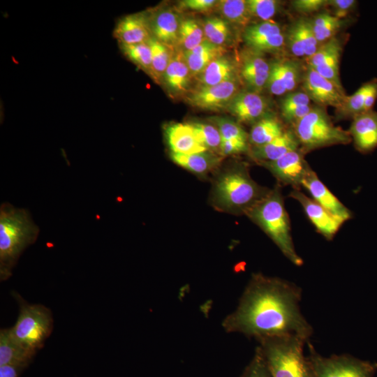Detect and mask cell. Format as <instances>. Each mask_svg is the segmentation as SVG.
Segmentation results:
<instances>
[{"label": "cell", "mask_w": 377, "mask_h": 377, "mask_svg": "<svg viewBox=\"0 0 377 377\" xmlns=\"http://www.w3.org/2000/svg\"><path fill=\"white\" fill-rule=\"evenodd\" d=\"M300 287L289 281L253 274L236 309L222 322L226 332L256 340L292 335L309 341L313 327L303 316Z\"/></svg>", "instance_id": "obj_1"}, {"label": "cell", "mask_w": 377, "mask_h": 377, "mask_svg": "<svg viewBox=\"0 0 377 377\" xmlns=\"http://www.w3.org/2000/svg\"><path fill=\"white\" fill-rule=\"evenodd\" d=\"M269 191L270 188L261 186L252 179L246 163L237 161L216 174L212 184L210 202L216 210L245 215Z\"/></svg>", "instance_id": "obj_2"}, {"label": "cell", "mask_w": 377, "mask_h": 377, "mask_svg": "<svg viewBox=\"0 0 377 377\" xmlns=\"http://www.w3.org/2000/svg\"><path fill=\"white\" fill-rule=\"evenodd\" d=\"M27 209L8 202L0 207V279H9L20 255L34 244L39 234Z\"/></svg>", "instance_id": "obj_3"}, {"label": "cell", "mask_w": 377, "mask_h": 377, "mask_svg": "<svg viewBox=\"0 0 377 377\" xmlns=\"http://www.w3.org/2000/svg\"><path fill=\"white\" fill-rule=\"evenodd\" d=\"M245 215L263 230L290 262L298 267L303 265L293 241L290 218L279 186L270 189Z\"/></svg>", "instance_id": "obj_4"}, {"label": "cell", "mask_w": 377, "mask_h": 377, "mask_svg": "<svg viewBox=\"0 0 377 377\" xmlns=\"http://www.w3.org/2000/svg\"><path fill=\"white\" fill-rule=\"evenodd\" d=\"M272 377H316L312 364L304 354L309 341L297 336L265 337L256 339Z\"/></svg>", "instance_id": "obj_5"}, {"label": "cell", "mask_w": 377, "mask_h": 377, "mask_svg": "<svg viewBox=\"0 0 377 377\" xmlns=\"http://www.w3.org/2000/svg\"><path fill=\"white\" fill-rule=\"evenodd\" d=\"M300 149L305 153L336 145H347L352 140L348 131L335 126L325 110L312 107L310 112L293 126Z\"/></svg>", "instance_id": "obj_6"}, {"label": "cell", "mask_w": 377, "mask_h": 377, "mask_svg": "<svg viewBox=\"0 0 377 377\" xmlns=\"http://www.w3.org/2000/svg\"><path fill=\"white\" fill-rule=\"evenodd\" d=\"M20 313L15 325L9 328L12 337L22 346L37 352L53 329L51 311L41 304L20 302Z\"/></svg>", "instance_id": "obj_7"}, {"label": "cell", "mask_w": 377, "mask_h": 377, "mask_svg": "<svg viewBox=\"0 0 377 377\" xmlns=\"http://www.w3.org/2000/svg\"><path fill=\"white\" fill-rule=\"evenodd\" d=\"M309 358L316 377H375L377 363L363 360L349 354L320 355L307 342Z\"/></svg>", "instance_id": "obj_8"}, {"label": "cell", "mask_w": 377, "mask_h": 377, "mask_svg": "<svg viewBox=\"0 0 377 377\" xmlns=\"http://www.w3.org/2000/svg\"><path fill=\"white\" fill-rule=\"evenodd\" d=\"M300 149L290 151L279 159L259 164L267 168L279 184L300 190L305 176L311 170Z\"/></svg>", "instance_id": "obj_9"}, {"label": "cell", "mask_w": 377, "mask_h": 377, "mask_svg": "<svg viewBox=\"0 0 377 377\" xmlns=\"http://www.w3.org/2000/svg\"><path fill=\"white\" fill-rule=\"evenodd\" d=\"M243 38L250 49L259 52H279L286 45V37L280 25L270 20L248 25Z\"/></svg>", "instance_id": "obj_10"}, {"label": "cell", "mask_w": 377, "mask_h": 377, "mask_svg": "<svg viewBox=\"0 0 377 377\" xmlns=\"http://www.w3.org/2000/svg\"><path fill=\"white\" fill-rule=\"evenodd\" d=\"M303 91L320 107L332 106L339 108L346 96L334 83L308 66L303 76Z\"/></svg>", "instance_id": "obj_11"}, {"label": "cell", "mask_w": 377, "mask_h": 377, "mask_svg": "<svg viewBox=\"0 0 377 377\" xmlns=\"http://www.w3.org/2000/svg\"><path fill=\"white\" fill-rule=\"evenodd\" d=\"M237 80L216 85L196 88L186 96L187 102L195 108L207 110L227 108L233 97L238 93Z\"/></svg>", "instance_id": "obj_12"}, {"label": "cell", "mask_w": 377, "mask_h": 377, "mask_svg": "<svg viewBox=\"0 0 377 377\" xmlns=\"http://www.w3.org/2000/svg\"><path fill=\"white\" fill-rule=\"evenodd\" d=\"M288 196L301 205L318 232L327 240H332L334 237L343 223L300 190L293 189Z\"/></svg>", "instance_id": "obj_13"}, {"label": "cell", "mask_w": 377, "mask_h": 377, "mask_svg": "<svg viewBox=\"0 0 377 377\" xmlns=\"http://www.w3.org/2000/svg\"><path fill=\"white\" fill-rule=\"evenodd\" d=\"M302 187L308 191L312 199L342 223L353 217L351 211L328 189L312 169L303 179Z\"/></svg>", "instance_id": "obj_14"}, {"label": "cell", "mask_w": 377, "mask_h": 377, "mask_svg": "<svg viewBox=\"0 0 377 377\" xmlns=\"http://www.w3.org/2000/svg\"><path fill=\"white\" fill-rule=\"evenodd\" d=\"M270 71V64L261 52L249 49L242 53L240 73L248 87L260 93L266 87Z\"/></svg>", "instance_id": "obj_15"}, {"label": "cell", "mask_w": 377, "mask_h": 377, "mask_svg": "<svg viewBox=\"0 0 377 377\" xmlns=\"http://www.w3.org/2000/svg\"><path fill=\"white\" fill-rule=\"evenodd\" d=\"M348 131L358 151H372L377 147V112L371 110L356 116Z\"/></svg>", "instance_id": "obj_16"}, {"label": "cell", "mask_w": 377, "mask_h": 377, "mask_svg": "<svg viewBox=\"0 0 377 377\" xmlns=\"http://www.w3.org/2000/svg\"><path fill=\"white\" fill-rule=\"evenodd\" d=\"M227 109L239 121L254 124L266 114L267 103L258 93L240 91L233 97Z\"/></svg>", "instance_id": "obj_17"}, {"label": "cell", "mask_w": 377, "mask_h": 377, "mask_svg": "<svg viewBox=\"0 0 377 377\" xmlns=\"http://www.w3.org/2000/svg\"><path fill=\"white\" fill-rule=\"evenodd\" d=\"M113 34L119 44L143 43L152 38L149 19L145 13L130 14L121 18Z\"/></svg>", "instance_id": "obj_18"}, {"label": "cell", "mask_w": 377, "mask_h": 377, "mask_svg": "<svg viewBox=\"0 0 377 377\" xmlns=\"http://www.w3.org/2000/svg\"><path fill=\"white\" fill-rule=\"evenodd\" d=\"M164 133L172 153L191 154L207 150L200 142L189 123L168 125L165 127Z\"/></svg>", "instance_id": "obj_19"}, {"label": "cell", "mask_w": 377, "mask_h": 377, "mask_svg": "<svg viewBox=\"0 0 377 377\" xmlns=\"http://www.w3.org/2000/svg\"><path fill=\"white\" fill-rule=\"evenodd\" d=\"M300 148L299 140L291 128H287L279 137L260 147H251L249 154L258 164L279 159L286 154Z\"/></svg>", "instance_id": "obj_20"}, {"label": "cell", "mask_w": 377, "mask_h": 377, "mask_svg": "<svg viewBox=\"0 0 377 377\" xmlns=\"http://www.w3.org/2000/svg\"><path fill=\"white\" fill-rule=\"evenodd\" d=\"M148 19L153 38L169 47L177 43L180 21L174 11L163 9Z\"/></svg>", "instance_id": "obj_21"}, {"label": "cell", "mask_w": 377, "mask_h": 377, "mask_svg": "<svg viewBox=\"0 0 377 377\" xmlns=\"http://www.w3.org/2000/svg\"><path fill=\"white\" fill-rule=\"evenodd\" d=\"M36 352L22 346L10 334L9 329L0 331V366L14 365L27 368Z\"/></svg>", "instance_id": "obj_22"}, {"label": "cell", "mask_w": 377, "mask_h": 377, "mask_svg": "<svg viewBox=\"0 0 377 377\" xmlns=\"http://www.w3.org/2000/svg\"><path fill=\"white\" fill-rule=\"evenodd\" d=\"M170 156L175 163L199 176L215 171L222 160L221 156L208 150L191 154L170 152Z\"/></svg>", "instance_id": "obj_23"}, {"label": "cell", "mask_w": 377, "mask_h": 377, "mask_svg": "<svg viewBox=\"0 0 377 377\" xmlns=\"http://www.w3.org/2000/svg\"><path fill=\"white\" fill-rule=\"evenodd\" d=\"M223 47L216 45L207 39L195 48L183 51V56L191 76L200 75L213 61L223 56Z\"/></svg>", "instance_id": "obj_24"}, {"label": "cell", "mask_w": 377, "mask_h": 377, "mask_svg": "<svg viewBox=\"0 0 377 377\" xmlns=\"http://www.w3.org/2000/svg\"><path fill=\"white\" fill-rule=\"evenodd\" d=\"M191 77L183 53L179 52L172 57L161 81L170 92L179 94L188 90Z\"/></svg>", "instance_id": "obj_25"}, {"label": "cell", "mask_w": 377, "mask_h": 377, "mask_svg": "<svg viewBox=\"0 0 377 377\" xmlns=\"http://www.w3.org/2000/svg\"><path fill=\"white\" fill-rule=\"evenodd\" d=\"M286 129L276 117L265 114L253 124L249 143L251 147L263 146L281 135Z\"/></svg>", "instance_id": "obj_26"}, {"label": "cell", "mask_w": 377, "mask_h": 377, "mask_svg": "<svg viewBox=\"0 0 377 377\" xmlns=\"http://www.w3.org/2000/svg\"><path fill=\"white\" fill-rule=\"evenodd\" d=\"M237 68L232 61L221 56L213 61L200 75L202 86H212L235 80Z\"/></svg>", "instance_id": "obj_27"}, {"label": "cell", "mask_w": 377, "mask_h": 377, "mask_svg": "<svg viewBox=\"0 0 377 377\" xmlns=\"http://www.w3.org/2000/svg\"><path fill=\"white\" fill-rule=\"evenodd\" d=\"M216 6L227 22L237 26L248 27L252 18L246 0H221Z\"/></svg>", "instance_id": "obj_28"}, {"label": "cell", "mask_w": 377, "mask_h": 377, "mask_svg": "<svg viewBox=\"0 0 377 377\" xmlns=\"http://www.w3.org/2000/svg\"><path fill=\"white\" fill-rule=\"evenodd\" d=\"M148 43L151 52V63L149 75L154 81H161L165 71L172 58L169 47L151 38Z\"/></svg>", "instance_id": "obj_29"}, {"label": "cell", "mask_w": 377, "mask_h": 377, "mask_svg": "<svg viewBox=\"0 0 377 377\" xmlns=\"http://www.w3.org/2000/svg\"><path fill=\"white\" fill-rule=\"evenodd\" d=\"M203 28L194 19L187 18L180 21L178 41L184 51L191 50L205 40Z\"/></svg>", "instance_id": "obj_30"}, {"label": "cell", "mask_w": 377, "mask_h": 377, "mask_svg": "<svg viewBox=\"0 0 377 377\" xmlns=\"http://www.w3.org/2000/svg\"><path fill=\"white\" fill-rule=\"evenodd\" d=\"M202 28L205 39L216 45L223 47L231 38L229 22L223 18L209 17L205 20Z\"/></svg>", "instance_id": "obj_31"}, {"label": "cell", "mask_w": 377, "mask_h": 377, "mask_svg": "<svg viewBox=\"0 0 377 377\" xmlns=\"http://www.w3.org/2000/svg\"><path fill=\"white\" fill-rule=\"evenodd\" d=\"M189 124L202 145L208 151L220 155L221 136L216 126L202 122H191Z\"/></svg>", "instance_id": "obj_32"}, {"label": "cell", "mask_w": 377, "mask_h": 377, "mask_svg": "<svg viewBox=\"0 0 377 377\" xmlns=\"http://www.w3.org/2000/svg\"><path fill=\"white\" fill-rule=\"evenodd\" d=\"M119 47L127 59L149 75L151 52L148 42L131 45L119 44Z\"/></svg>", "instance_id": "obj_33"}, {"label": "cell", "mask_w": 377, "mask_h": 377, "mask_svg": "<svg viewBox=\"0 0 377 377\" xmlns=\"http://www.w3.org/2000/svg\"><path fill=\"white\" fill-rule=\"evenodd\" d=\"M366 83L363 84L352 95L346 96L342 105L337 109L339 119H353L364 112Z\"/></svg>", "instance_id": "obj_34"}, {"label": "cell", "mask_w": 377, "mask_h": 377, "mask_svg": "<svg viewBox=\"0 0 377 377\" xmlns=\"http://www.w3.org/2000/svg\"><path fill=\"white\" fill-rule=\"evenodd\" d=\"M297 32L300 38L304 48L305 57H311L319 47V43L317 40L311 22L307 19L300 18L293 23Z\"/></svg>", "instance_id": "obj_35"}, {"label": "cell", "mask_w": 377, "mask_h": 377, "mask_svg": "<svg viewBox=\"0 0 377 377\" xmlns=\"http://www.w3.org/2000/svg\"><path fill=\"white\" fill-rule=\"evenodd\" d=\"M212 121L218 128L221 139L249 142V134L237 121L226 117H215Z\"/></svg>", "instance_id": "obj_36"}, {"label": "cell", "mask_w": 377, "mask_h": 377, "mask_svg": "<svg viewBox=\"0 0 377 377\" xmlns=\"http://www.w3.org/2000/svg\"><path fill=\"white\" fill-rule=\"evenodd\" d=\"M340 56L341 51H338L330 56L321 64L312 68L340 89L343 90L339 75Z\"/></svg>", "instance_id": "obj_37"}, {"label": "cell", "mask_w": 377, "mask_h": 377, "mask_svg": "<svg viewBox=\"0 0 377 377\" xmlns=\"http://www.w3.org/2000/svg\"><path fill=\"white\" fill-rule=\"evenodd\" d=\"M251 17L263 21L270 20L275 15L279 2L276 0H246Z\"/></svg>", "instance_id": "obj_38"}, {"label": "cell", "mask_w": 377, "mask_h": 377, "mask_svg": "<svg viewBox=\"0 0 377 377\" xmlns=\"http://www.w3.org/2000/svg\"><path fill=\"white\" fill-rule=\"evenodd\" d=\"M283 78L287 93L293 91L298 85L301 77L300 64L293 60L281 59Z\"/></svg>", "instance_id": "obj_39"}, {"label": "cell", "mask_w": 377, "mask_h": 377, "mask_svg": "<svg viewBox=\"0 0 377 377\" xmlns=\"http://www.w3.org/2000/svg\"><path fill=\"white\" fill-rule=\"evenodd\" d=\"M341 50L339 40L334 37L323 43L311 57L307 58L308 66L315 68L321 64L330 56Z\"/></svg>", "instance_id": "obj_40"}, {"label": "cell", "mask_w": 377, "mask_h": 377, "mask_svg": "<svg viewBox=\"0 0 377 377\" xmlns=\"http://www.w3.org/2000/svg\"><path fill=\"white\" fill-rule=\"evenodd\" d=\"M266 88L268 89L269 93L276 96L287 93L283 78L281 59L270 64V71Z\"/></svg>", "instance_id": "obj_41"}, {"label": "cell", "mask_w": 377, "mask_h": 377, "mask_svg": "<svg viewBox=\"0 0 377 377\" xmlns=\"http://www.w3.org/2000/svg\"><path fill=\"white\" fill-rule=\"evenodd\" d=\"M240 377H272L257 348L252 359L244 368Z\"/></svg>", "instance_id": "obj_42"}, {"label": "cell", "mask_w": 377, "mask_h": 377, "mask_svg": "<svg viewBox=\"0 0 377 377\" xmlns=\"http://www.w3.org/2000/svg\"><path fill=\"white\" fill-rule=\"evenodd\" d=\"M309 103L310 98L303 91L289 92L281 101V115L283 116L298 107L309 105Z\"/></svg>", "instance_id": "obj_43"}, {"label": "cell", "mask_w": 377, "mask_h": 377, "mask_svg": "<svg viewBox=\"0 0 377 377\" xmlns=\"http://www.w3.org/2000/svg\"><path fill=\"white\" fill-rule=\"evenodd\" d=\"M342 24L343 22L341 19L331 15L323 27L315 34L318 43H323L334 38Z\"/></svg>", "instance_id": "obj_44"}, {"label": "cell", "mask_w": 377, "mask_h": 377, "mask_svg": "<svg viewBox=\"0 0 377 377\" xmlns=\"http://www.w3.org/2000/svg\"><path fill=\"white\" fill-rule=\"evenodd\" d=\"M249 142L238 140L221 139L220 155L226 156L249 151Z\"/></svg>", "instance_id": "obj_45"}, {"label": "cell", "mask_w": 377, "mask_h": 377, "mask_svg": "<svg viewBox=\"0 0 377 377\" xmlns=\"http://www.w3.org/2000/svg\"><path fill=\"white\" fill-rule=\"evenodd\" d=\"M285 37L286 45L293 55L305 56L304 46L293 24L289 27Z\"/></svg>", "instance_id": "obj_46"}, {"label": "cell", "mask_w": 377, "mask_h": 377, "mask_svg": "<svg viewBox=\"0 0 377 377\" xmlns=\"http://www.w3.org/2000/svg\"><path fill=\"white\" fill-rule=\"evenodd\" d=\"M327 4L325 0H295L292 1L293 8L304 14L316 12Z\"/></svg>", "instance_id": "obj_47"}, {"label": "cell", "mask_w": 377, "mask_h": 377, "mask_svg": "<svg viewBox=\"0 0 377 377\" xmlns=\"http://www.w3.org/2000/svg\"><path fill=\"white\" fill-rule=\"evenodd\" d=\"M327 4L333 8L334 16L341 19L355 8L357 1L355 0H330L327 1Z\"/></svg>", "instance_id": "obj_48"}, {"label": "cell", "mask_w": 377, "mask_h": 377, "mask_svg": "<svg viewBox=\"0 0 377 377\" xmlns=\"http://www.w3.org/2000/svg\"><path fill=\"white\" fill-rule=\"evenodd\" d=\"M217 1L214 0H185L179 2L182 9L207 12L210 10Z\"/></svg>", "instance_id": "obj_49"}, {"label": "cell", "mask_w": 377, "mask_h": 377, "mask_svg": "<svg viewBox=\"0 0 377 377\" xmlns=\"http://www.w3.org/2000/svg\"><path fill=\"white\" fill-rule=\"evenodd\" d=\"M364 112L373 110L377 99V80L374 79L366 83Z\"/></svg>", "instance_id": "obj_50"}, {"label": "cell", "mask_w": 377, "mask_h": 377, "mask_svg": "<svg viewBox=\"0 0 377 377\" xmlns=\"http://www.w3.org/2000/svg\"><path fill=\"white\" fill-rule=\"evenodd\" d=\"M311 108L310 105H302L293 110L282 117L286 122L293 126L306 116L310 112Z\"/></svg>", "instance_id": "obj_51"}, {"label": "cell", "mask_w": 377, "mask_h": 377, "mask_svg": "<svg viewBox=\"0 0 377 377\" xmlns=\"http://www.w3.org/2000/svg\"><path fill=\"white\" fill-rule=\"evenodd\" d=\"M24 368L14 365L0 366V377H19Z\"/></svg>", "instance_id": "obj_52"}]
</instances>
